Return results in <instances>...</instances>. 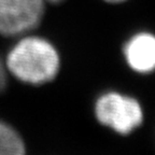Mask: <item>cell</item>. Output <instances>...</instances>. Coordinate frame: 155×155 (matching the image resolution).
<instances>
[{"mask_svg": "<svg viewBox=\"0 0 155 155\" xmlns=\"http://www.w3.org/2000/svg\"><path fill=\"white\" fill-rule=\"evenodd\" d=\"M44 13V0H0V35L16 36L36 28Z\"/></svg>", "mask_w": 155, "mask_h": 155, "instance_id": "obj_3", "label": "cell"}, {"mask_svg": "<svg viewBox=\"0 0 155 155\" xmlns=\"http://www.w3.org/2000/svg\"><path fill=\"white\" fill-rule=\"evenodd\" d=\"M127 64L137 72L148 73L155 69V36L138 34L126 43L124 48Z\"/></svg>", "mask_w": 155, "mask_h": 155, "instance_id": "obj_4", "label": "cell"}, {"mask_svg": "<svg viewBox=\"0 0 155 155\" xmlns=\"http://www.w3.org/2000/svg\"><path fill=\"white\" fill-rule=\"evenodd\" d=\"M7 84V77H5V67H3V64L0 59V92L5 87Z\"/></svg>", "mask_w": 155, "mask_h": 155, "instance_id": "obj_6", "label": "cell"}, {"mask_svg": "<svg viewBox=\"0 0 155 155\" xmlns=\"http://www.w3.org/2000/svg\"><path fill=\"white\" fill-rule=\"evenodd\" d=\"M106 1H109V2H122L124 0H106Z\"/></svg>", "mask_w": 155, "mask_h": 155, "instance_id": "obj_8", "label": "cell"}, {"mask_svg": "<svg viewBox=\"0 0 155 155\" xmlns=\"http://www.w3.org/2000/svg\"><path fill=\"white\" fill-rule=\"evenodd\" d=\"M0 155H25L22 138L12 127L2 122H0Z\"/></svg>", "mask_w": 155, "mask_h": 155, "instance_id": "obj_5", "label": "cell"}, {"mask_svg": "<svg viewBox=\"0 0 155 155\" xmlns=\"http://www.w3.org/2000/svg\"><path fill=\"white\" fill-rule=\"evenodd\" d=\"M95 112L100 123L122 135L131 133L143 120L140 104L131 97L117 93L102 95L97 100Z\"/></svg>", "mask_w": 155, "mask_h": 155, "instance_id": "obj_2", "label": "cell"}, {"mask_svg": "<svg viewBox=\"0 0 155 155\" xmlns=\"http://www.w3.org/2000/svg\"><path fill=\"white\" fill-rule=\"evenodd\" d=\"M44 1H48V2H53V3H58V2L64 1V0H44Z\"/></svg>", "mask_w": 155, "mask_h": 155, "instance_id": "obj_7", "label": "cell"}, {"mask_svg": "<svg viewBox=\"0 0 155 155\" xmlns=\"http://www.w3.org/2000/svg\"><path fill=\"white\" fill-rule=\"evenodd\" d=\"M7 67L14 77L31 84L53 80L59 69V56L50 42L28 37L11 50Z\"/></svg>", "mask_w": 155, "mask_h": 155, "instance_id": "obj_1", "label": "cell"}]
</instances>
